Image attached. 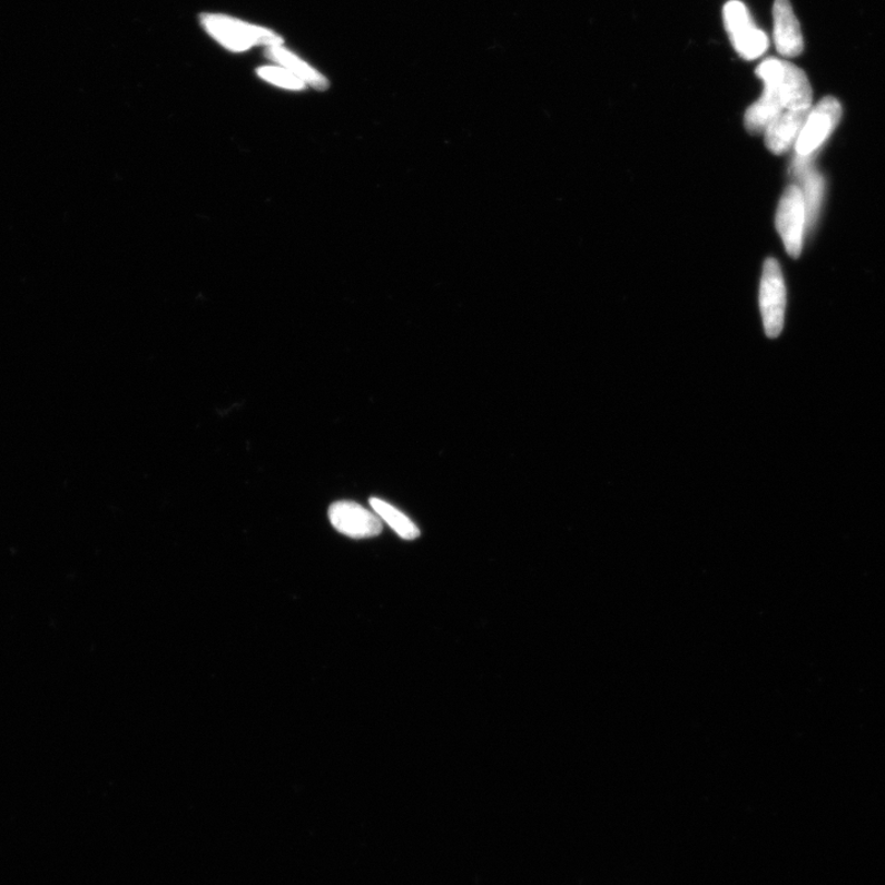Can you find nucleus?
<instances>
[{"instance_id":"nucleus-7","label":"nucleus","mask_w":885,"mask_h":885,"mask_svg":"<svg viewBox=\"0 0 885 885\" xmlns=\"http://www.w3.org/2000/svg\"><path fill=\"white\" fill-rule=\"evenodd\" d=\"M204 23L210 33L235 50H244L250 45L277 46L282 42L274 32L218 16H205Z\"/></svg>"},{"instance_id":"nucleus-4","label":"nucleus","mask_w":885,"mask_h":885,"mask_svg":"<svg viewBox=\"0 0 885 885\" xmlns=\"http://www.w3.org/2000/svg\"><path fill=\"white\" fill-rule=\"evenodd\" d=\"M807 210L804 194L798 186L787 188L778 205L776 226L790 257L798 258L804 247Z\"/></svg>"},{"instance_id":"nucleus-11","label":"nucleus","mask_w":885,"mask_h":885,"mask_svg":"<svg viewBox=\"0 0 885 885\" xmlns=\"http://www.w3.org/2000/svg\"><path fill=\"white\" fill-rule=\"evenodd\" d=\"M267 56L282 66L287 67L295 77L309 82L311 86L317 89L327 88V80L322 75L315 72L313 68L306 66L299 58L288 51L282 50L279 47H273V49L267 51Z\"/></svg>"},{"instance_id":"nucleus-6","label":"nucleus","mask_w":885,"mask_h":885,"mask_svg":"<svg viewBox=\"0 0 885 885\" xmlns=\"http://www.w3.org/2000/svg\"><path fill=\"white\" fill-rule=\"evenodd\" d=\"M328 519L341 534L352 539L374 538L383 530L382 519L356 502L334 503L330 507Z\"/></svg>"},{"instance_id":"nucleus-13","label":"nucleus","mask_w":885,"mask_h":885,"mask_svg":"<svg viewBox=\"0 0 885 885\" xmlns=\"http://www.w3.org/2000/svg\"><path fill=\"white\" fill-rule=\"evenodd\" d=\"M258 75L279 87L292 90H301L303 88V81L299 78L279 68L263 67L258 69Z\"/></svg>"},{"instance_id":"nucleus-2","label":"nucleus","mask_w":885,"mask_h":885,"mask_svg":"<svg viewBox=\"0 0 885 885\" xmlns=\"http://www.w3.org/2000/svg\"><path fill=\"white\" fill-rule=\"evenodd\" d=\"M724 22L737 53L748 61L769 49V38L757 27L749 9L740 0H730L724 8Z\"/></svg>"},{"instance_id":"nucleus-3","label":"nucleus","mask_w":885,"mask_h":885,"mask_svg":"<svg viewBox=\"0 0 885 885\" xmlns=\"http://www.w3.org/2000/svg\"><path fill=\"white\" fill-rule=\"evenodd\" d=\"M760 311L767 337L780 336L785 324L786 286L781 267L774 258L766 259L764 264Z\"/></svg>"},{"instance_id":"nucleus-9","label":"nucleus","mask_w":885,"mask_h":885,"mask_svg":"<svg viewBox=\"0 0 885 885\" xmlns=\"http://www.w3.org/2000/svg\"><path fill=\"white\" fill-rule=\"evenodd\" d=\"M809 111L786 110L766 128L765 145L774 155L781 156L798 138Z\"/></svg>"},{"instance_id":"nucleus-12","label":"nucleus","mask_w":885,"mask_h":885,"mask_svg":"<svg viewBox=\"0 0 885 885\" xmlns=\"http://www.w3.org/2000/svg\"><path fill=\"white\" fill-rule=\"evenodd\" d=\"M824 193V181L822 176L816 171H810L805 177V190L802 191L805 197L807 223L816 220L818 209L820 207Z\"/></svg>"},{"instance_id":"nucleus-8","label":"nucleus","mask_w":885,"mask_h":885,"mask_svg":"<svg viewBox=\"0 0 885 885\" xmlns=\"http://www.w3.org/2000/svg\"><path fill=\"white\" fill-rule=\"evenodd\" d=\"M773 17L777 52L787 58L797 57L804 52V35H802L799 21L789 0H775Z\"/></svg>"},{"instance_id":"nucleus-10","label":"nucleus","mask_w":885,"mask_h":885,"mask_svg":"<svg viewBox=\"0 0 885 885\" xmlns=\"http://www.w3.org/2000/svg\"><path fill=\"white\" fill-rule=\"evenodd\" d=\"M370 504L382 522L391 527L401 539L415 540L420 537L421 531L417 525L394 505L375 498L370 500Z\"/></svg>"},{"instance_id":"nucleus-5","label":"nucleus","mask_w":885,"mask_h":885,"mask_svg":"<svg viewBox=\"0 0 885 885\" xmlns=\"http://www.w3.org/2000/svg\"><path fill=\"white\" fill-rule=\"evenodd\" d=\"M843 108L839 100L824 98L816 108L809 110L807 120L796 140L799 157H809L816 151L839 125Z\"/></svg>"},{"instance_id":"nucleus-1","label":"nucleus","mask_w":885,"mask_h":885,"mask_svg":"<svg viewBox=\"0 0 885 885\" xmlns=\"http://www.w3.org/2000/svg\"><path fill=\"white\" fill-rule=\"evenodd\" d=\"M765 89L761 98L747 110L748 121L766 128L784 111H809L813 91L807 75L788 61L767 58L757 68Z\"/></svg>"}]
</instances>
